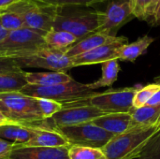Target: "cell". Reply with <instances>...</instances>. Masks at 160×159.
Returning <instances> with one entry per match:
<instances>
[{
	"label": "cell",
	"mask_w": 160,
	"mask_h": 159,
	"mask_svg": "<svg viewBox=\"0 0 160 159\" xmlns=\"http://www.w3.org/2000/svg\"><path fill=\"white\" fill-rule=\"evenodd\" d=\"M0 112L10 123L47 128L48 119L43 118L36 97L20 92L0 94Z\"/></svg>",
	"instance_id": "obj_1"
},
{
	"label": "cell",
	"mask_w": 160,
	"mask_h": 159,
	"mask_svg": "<svg viewBox=\"0 0 160 159\" xmlns=\"http://www.w3.org/2000/svg\"><path fill=\"white\" fill-rule=\"evenodd\" d=\"M101 24V15L93 7H59L53 28L64 30L74 35L78 41L95 32Z\"/></svg>",
	"instance_id": "obj_2"
},
{
	"label": "cell",
	"mask_w": 160,
	"mask_h": 159,
	"mask_svg": "<svg viewBox=\"0 0 160 159\" xmlns=\"http://www.w3.org/2000/svg\"><path fill=\"white\" fill-rule=\"evenodd\" d=\"M160 131V126L138 127L113 136L101 149L107 159L138 158L149 141Z\"/></svg>",
	"instance_id": "obj_3"
},
{
	"label": "cell",
	"mask_w": 160,
	"mask_h": 159,
	"mask_svg": "<svg viewBox=\"0 0 160 159\" xmlns=\"http://www.w3.org/2000/svg\"><path fill=\"white\" fill-rule=\"evenodd\" d=\"M19 92L22 95L36 98L52 99L61 103L62 105L88 99L97 93V91L90 89L88 84L81 83L75 80L51 86L26 84Z\"/></svg>",
	"instance_id": "obj_4"
},
{
	"label": "cell",
	"mask_w": 160,
	"mask_h": 159,
	"mask_svg": "<svg viewBox=\"0 0 160 159\" xmlns=\"http://www.w3.org/2000/svg\"><path fill=\"white\" fill-rule=\"evenodd\" d=\"M58 9V7L38 0H21L5 10L20 14L23 19L25 28L45 36L52 30Z\"/></svg>",
	"instance_id": "obj_5"
},
{
	"label": "cell",
	"mask_w": 160,
	"mask_h": 159,
	"mask_svg": "<svg viewBox=\"0 0 160 159\" xmlns=\"http://www.w3.org/2000/svg\"><path fill=\"white\" fill-rule=\"evenodd\" d=\"M19 67L44 68L51 71L66 72L73 68L71 58L66 55L65 52L52 50L48 47L22 52L11 56Z\"/></svg>",
	"instance_id": "obj_6"
},
{
	"label": "cell",
	"mask_w": 160,
	"mask_h": 159,
	"mask_svg": "<svg viewBox=\"0 0 160 159\" xmlns=\"http://www.w3.org/2000/svg\"><path fill=\"white\" fill-rule=\"evenodd\" d=\"M69 143L70 146H83L102 149L113 137L111 133L96 126L92 122L54 128Z\"/></svg>",
	"instance_id": "obj_7"
},
{
	"label": "cell",
	"mask_w": 160,
	"mask_h": 159,
	"mask_svg": "<svg viewBox=\"0 0 160 159\" xmlns=\"http://www.w3.org/2000/svg\"><path fill=\"white\" fill-rule=\"evenodd\" d=\"M93 7L101 15L98 31L111 37H117L118 31L135 18L132 14L130 0H103Z\"/></svg>",
	"instance_id": "obj_8"
},
{
	"label": "cell",
	"mask_w": 160,
	"mask_h": 159,
	"mask_svg": "<svg viewBox=\"0 0 160 159\" xmlns=\"http://www.w3.org/2000/svg\"><path fill=\"white\" fill-rule=\"evenodd\" d=\"M141 85L121 89H110L102 93L97 92L88 98L89 104L105 113L130 112L133 107V98Z\"/></svg>",
	"instance_id": "obj_9"
},
{
	"label": "cell",
	"mask_w": 160,
	"mask_h": 159,
	"mask_svg": "<svg viewBox=\"0 0 160 159\" xmlns=\"http://www.w3.org/2000/svg\"><path fill=\"white\" fill-rule=\"evenodd\" d=\"M103 114H105V112L92 106L89 104L88 99H85L63 105V108L50 120L52 124H53V127L56 128L92 122Z\"/></svg>",
	"instance_id": "obj_10"
},
{
	"label": "cell",
	"mask_w": 160,
	"mask_h": 159,
	"mask_svg": "<svg viewBox=\"0 0 160 159\" xmlns=\"http://www.w3.org/2000/svg\"><path fill=\"white\" fill-rule=\"evenodd\" d=\"M47 47L44 36L28 28H21L8 32L7 37L0 42V53L4 56L13 55Z\"/></svg>",
	"instance_id": "obj_11"
},
{
	"label": "cell",
	"mask_w": 160,
	"mask_h": 159,
	"mask_svg": "<svg viewBox=\"0 0 160 159\" xmlns=\"http://www.w3.org/2000/svg\"><path fill=\"white\" fill-rule=\"evenodd\" d=\"M127 43H128V39L126 37H116L112 41H109L92 51L72 57V66L75 67L80 66L102 64L114 59L118 60V51Z\"/></svg>",
	"instance_id": "obj_12"
},
{
	"label": "cell",
	"mask_w": 160,
	"mask_h": 159,
	"mask_svg": "<svg viewBox=\"0 0 160 159\" xmlns=\"http://www.w3.org/2000/svg\"><path fill=\"white\" fill-rule=\"evenodd\" d=\"M69 147H29L15 145L9 159H69Z\"/></svg>",
	"instance_id": "obj_13"
},
{
	"label": "cell",
	"mask_w": 160,
	"mask_h": 159,
	"mask_svg": "<svg viewBox=\"0 0 160 159\" xmlns=\"http://www.w3.org/2000/svg\"><path fill=\"white\" fill-rule=\"evenodd\" d=\"M92 123L113 136L121 135L134 129L129 112L105 113L93 120Z\"/></svg>",
	"instance_id": "obj_14"
},
{
	"label": "cell",
	"mask_w": 160,
	"mask_h": 159,
	"mask_svg": "<svg viewBox=\"0 0 160 159\" xmlns=\"http://www.w3.org/2000/svg\"><path fill=\"white\" fill-rule=\"evenodd\" d=\"M37 127L9 123L0 126V140L15 145H25L35 135Z\"/></svg>",
	"instance_id": "obj_15"
},
{
	"label": "cell",
	"mask_w": 160,
	"mask_h": 159,
	"mask_svg": "<svg viewBox=\"0 0 160 159\" xmlns=\"http://www.w3.org/2000/svg\"><path fill=\"white\" fill-rule=\"evenodd\" d=\"M115 37H111L106 33L98 31L77 41L74 45L68 48L65 53L69 58H72L89 51H92L109 41H112Z\"/></svg>",
	"instance_id": "obj_16"
},
{
	"label": "cell",
	"mask_w": 160,
	"mask_h": 159,
	"mask_svg": "<svg viewBox=\"0 0 160 159\" xmlns=\"http://www.w3.org/2000/svg\"><path fill=\"white\" fill-rule=\"evenodd\" d=\"M22 146L29 147H70L68 141L56 130L37 127L33 138Z\"/></svg>",
	"instance_id": "obj_17"
},
{
	"label": "cell",
	"mask_w": 160,
	"mask_h": 159,
	"mask_svg": "<svg viewBox=\"0 0 160 159\" xmlns=\"http://www.w3.org/2000/svg\"><path fill=\"white\" fill-rule=\"evenodd\" d=\"M26 84L38 86H51L60 83H65L73 79L66 72H26L24 74Z\"/></svg>",
	"instance_id": "obj_18"
},
{
	"label": "cell",
	"mask_w": 160,
	"mask_h": 159,
	"mask_svg": "<svg viewBox=\"0 0 160 159\" xmlns=\"http://www.w3.org/2000/svg\"><path fill=\"white\" fill-rule=\"evenodd\" d=\"M155 38L145 35L136 41L123 45L118 51V60L134 62L138 57L144 54L149 46L154 42Z\"/></svg>",
	"instance_id": "obj_19"
},
{
	"label": "cell",
	"mask_w": 160,
	"mask_h": 159,
	"mask_svg": "<svg viewBox=\"0 0 160 159\" xmlns=\"http://www.w3.org/2000/svg\"><path fill=\"white\" fill-rule=\"evenodd\" d=\"M129 113L134 128L152 127L157 125L160 115V107L145 105L141 108H133Z\"/></svg>",
	"instance_id": "obj_20"
},
{
	"label": "cell",
	"mask_w": 160,
	"mask_h": 159,
	"mask_svg": "<svg viewBox=\"0 0 160 159\" xmlns=\"http://www.w3.org/2000/svg\"><path fill=\"white\" fill-rule=\"evenodd\" d=\"M44 40L48 48L66 52L68 48L78 41V38L67 31L52 29L44 36Z\"/></svg>",
	"instance_id": "obj_21"
},
{
	"label": "cell",
	"mask_w": 160,
	"mask_h": 159,
	"mask_svg": "<svg viewBox=\"0 0 160 159\" xmlns=\"http://www.w3.org/2000/svg\"><path fill=\"white\" fill-rule=\"evenodd\" d=\"M101 70H102L101 77L98 81L88 84L89 88L94 91L101 87L112 86L116 82V80L118 79V74L120 72L119 60L114 59L102 63Z\"/></svg>",
	"instance_id": "obj_22"
},
{
	"label": "cell",
	"mask_w": 160,
	"mask_h": 159,
	"mask_svg": "<svg viewBox=\"0 0 160 159\" xmlns=\"http://www.w3.org/2000/svg\"><path fill=\"white\" fill-rule=\"evenodd\" d=\"M24 74V70L20 73L0 74V94L19 92L24 85H26Z\"/></svg>",
	"instance_id": "obj_23"
},
{
	"label": "cell",
	"mask_w": 160,
	"mask_h": 159,
	"mask_svg": "<svg viewBox=\"0 0 160 159\" xmlns=\"http://www.w3.org/2000/svg\"><path fill=\"white\" fill-rule=\"evenodd\" d=\"M68 157L69 159H107L101 149L75 145L69 147Z\"/></svg>",
	"instance_id": "obj_24"
},
{
	"label": "cell",
	"mask_w": 160,
	"mask_h": 159,
	"mask_svg": "<svg viewBox=\"0 0 160 159\" xmlns=\"http://www.w3.org/2000/svg\"><path fill=\"white\" fill-rule=\"evenodd\" d=\"M0 22L3 27L8 32L24 27L22 17L11 10H4L0 12Z\"/></svg>",
	"instance_id": "obj_25"
},
{
	"label": "cell",
	"mask_w": 160,
	"mask_h": 159,
	"mask_svg": "<svg viewBox=\"0 0 160 159\" xmlns=\"http://www.w3.org/2000/svg\"><path fill=\"white\" fill-rule=\"evenodd\" d=\"M160 84L158 83H150L145 86H140L136 91L133 98V107L141 108L145 106L147 102L151 99L153 95L158 90Z\"/></svg>",
	"instance_id": "obj_26"
},
{
	"label": "cell",
	"mask_w": 160,
	"mask_h": 159,
	"mask_svg": "<svg viewBox=\"0 0 160 159\" xmlns=\"http://www.w3.org/2000/svg\"><path fill=\"white\" fill-rule=\"evenodd\" d=\"M153 0H130L132 14L140 21H148Z\"/></svg>",
	"instance_id": "obj_27"
},
{
	"label": "cell",
	"mask_w": 160,
	"mask_h": 159,
	"mask_svg": "<svg viewBox=\"0 0 160 159\" xmlns=\"http://www.w3.org/2000/svg\"><path fill=\"white\" fill-rule=\"evenodd\" d=\"M139 159H160V131L147 143Z\"/></svg>",
	"instance_id": "obj_28"
},
{
	"label": "cell",
	"mask_w": 160,
	"mask_h": 159,
	"mask_svg": "<svg viewBox=\"0 0 160 159\" xmlns=\"http://www.w3.org/2000/svg\"><path fill=\"white\" fill-rule=\"evenodd\" d=\"M37 101L39 106L42 116L45 120L51 119L55 113H57L63 108V105L61 103L52 100V99L37 98Z\"/></svg>",
	"instance_id": "obj_29"
},
{
	"label": "cell",
	"mask_w": 160,
	"mask_h": 159,
	"mask_svg": "<svg viewBox=\"0 0 160 159\" xmlns=\"http://www.w3.org/2000/svg\"><path fill=\"white\" fill-rule=\"evenodd\" d=\"M52 6H55L58 7H94L95 5L100 3L103 0H38Z\"/></svg>",
	"instance_id": "obj_30"
},
{
	"label": "cell",
	"mask_w": 160,
	"mask_h": 159,
	"mask_svg": "<svg viewBox=\"0 0 160 159\" xmlns=\"http://www.w3.org/2000/svg\"><path fill=\"white\" fill-rule=\"evenodd\" d=\"M23 70L12 58L4 56L0 53V74L20 73Z\"/></svg>",
	"instance_id": "obj_31"
},
{
	"label": "cell",
	"mask_w": 160,
	"mask_h": 159,
	"mask_svg": "<svg viewBox=\"0 0 160 159\" xmlns=\"http://www.w3.org/2000/svg\"><path fill=\"white\" fill-rule=\"evenodd\" d=\"M147 22L153 26L160 24V0H153Z\"/></svg>",
	"instance_id": "obj_32"
},
{
	"label": "cell",
	"mask_w": 160,
	"mask_h": 159,
	"mask_svg": "<svg viewBox=\"0 0 160 159\" xmlns=\"http://www.w3.org/2000/svg\"><path fill=\"white\" fill-rule=\"evenodd\" d=\"M14 146L15 144L13 143L0 140V159H9L10 153Z\"/></svg>",
	"instance_id": "obj_33"
},
{
	"label": "cell",
	"mask_w": 160,
	"mask_h": 159,
	"mask_svg": "<svg viewBox=\"0 0 160 159\" xmlns=\"http://www.w3.org/2000/svg\"><path fill=\"white\" fill-rule=\"evenodd\" d=\"M146 105L147 106H152V107H160V86L159 88H158V90L153 95V97L147 102Z\"/></svg>",
	"instance_id": "obj_34"
},
{
	"label": "cell",
	"mask_w": 160,
	"mask_h": 159,
	"mask_svg": "<svg viewBox=\"0 0 160 159\" xmlns=\"http://www.w3.org/2000/svg\"><path fill=\"white\" fill-rule=\"evenodd\" d=\"M19 1L21 0H0V12L4 11L5 9H7L8 7H9L10 6Z\"/></svg>",
	"instance_id": "obj_35"
},
{
	"label": "cell",
	"mask_w": 160,
	"mask_h": 159,
	"mask_svg": "<svg viewBox=\"0 0 160 159\" xmlns=\"http://www.w3.org/2000/svg\"><path fill=\"white\" fill-rule=\"evenodd\" d=\"M8 35V31L6 30L0 22V42H2L7 37Z\"/></svg>",
	"instance_id": "obj_36"
},
{
	"label": "cell",
	"mask_w": 160,
	"mask_h": 159,
	"mask_svg": "<svg viewBox=\"0 0 160 159\" xmlns=\"http://www.w3.org/2000/svg\"><path fill=\"white\" fill-rule=\"evenodd\" d=\"M10 122L8 120V118L0 112V126H3V125H6V124H9Z\"/></svg>",
	"instance_id": "obj_37"
},
{
	"label": "cell",
	"mask_w": 160,
	"mask_h": 159,
	"mask_svg": "<svg viewBox=\"0 0 160 159\" xmlns=\"http://www.w3.org/2000/svg\"><path fill=\"white\" fill-rule=\"evenodd\" d=\"M156 81H157V83H159L160 84V76L158 77V78H157V79H156ZM157 125L160 126V115H159V117H158V122H157Z\"/></svg>",
	"instance_id": "obj_38"
}]
</instances>
